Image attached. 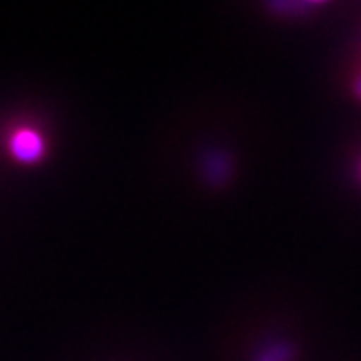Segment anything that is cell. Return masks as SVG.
Here are the masks:
<instances>
[{
    "instance_id": "cell-3",
    "label": "cell",
    "mask_w": 361,
    "mask_h": 361,
    "mask_svg": "<svg viewBox=\"0 0 361 361\" xmlns=\"http://www.w3.org/2000/svg\"><path fill=\"white\" fill-rule=\"evenodd\" d=\"M297 348L283 337H273L253 349L251 361H295Z\"/></svg>"
},
{
    "instance_id": "cell-4",
    "label": "cell",
    "mask_w": 361,
    "mask_h": 361,
    "mask_svg": "<svg viewBox=\"0 0 361 361\" xmlns=\"http://www.w3.org/2000/svg\"><path fill=\"white\" fill-rule=\"evenodd\" d=\"M322 6V2H307V0H275L267 4V11L275 16H285V18H295V16H305L311 11Z\"/></svg>"
},
{
    "instance_id": "cell-5",
    "label": "cell",
    "mask_w": 361,
    "mask_h": 361,
    "mask_svg": "<svg viewBox=\"0 0 361 361\" xmlns=\"http://www.w3.org/2000/svg\"><path fill=\"white\" fill-rule=\"evenodd\" d=\"M353 92H355V97L361 101V77L355 80V85H353Z\"/></svg>"
},
{
    "instance_id": "cell-2",
    "label": "cell",
    "mask_w": 361,
    "mask_h": 361,
    "mask_svg": "<svg viewBox=\"0 0 361 361\" xmlns=\"http://www.w3.org/2000/svg\"><path fill=\"white\" fill-rule=\"evenodd\" d=\"M8 151H11V157L16 163L35 165V163L42 161L44 151H47V145H44V139H42V135H40L39 130L20 129L11 137Z\"/></svg>"
},
{
    "instance_id": "cell-1",
    "label": "cell",
    "mask_w": 361,
    "mask_h": 361,
    "mask_svg": "<svg viewBox=\"0 0 361 361\" xmlns=\"http://www.w3.org/2000/svg\"><path fill=\"white\" fill-rule=\"evenodd\" d=\"M201 179L211 189H223L233 180L235 175V159L223 147H209L199 159Z\"/></svg>"
}]
</instances>
